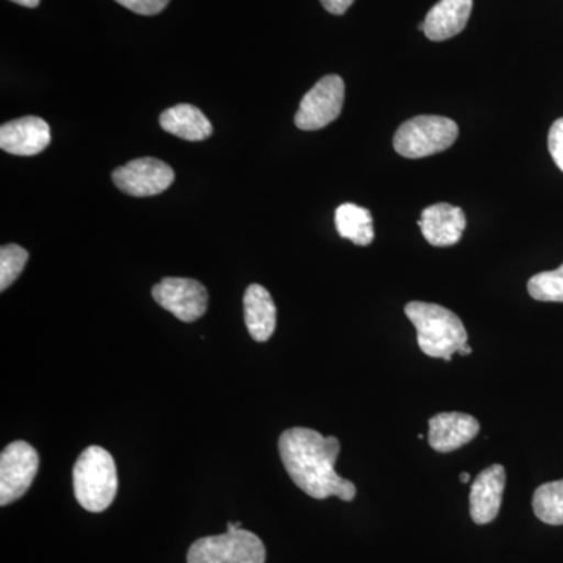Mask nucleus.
I'll return each mask as SVG.
<instances>
[{"instance_id": "nucleus-18", "label": "nucleus", "mask_w": 563, "mask_h": 563, "mask_svg": "<svg viewBox=\"0 0 563 563\" xmlns=\"http://www.w3.org/2000/svg\"><path fill=\"white\" fill-rule=\"evenodd\" d=\"M533 514L551 526L563 525V479L540 485L533 493Z\"/></svg>"}, {"instance_id": "nucleus-9", "label": "nucleus", "mask_w": 563, "mask_h": 563, "mask_svg": "<svg viewBox=\"0 0 563 563\" xmlns=\"http://www.w3.org/2000/svg\"><path fill=\"white\" fill-rule=\"evenodd\" d=\"M113 184L118 190L133 198H150L168 190L174 181V172L168 163L144 157L125 163L113 172Z\"/></svg>"}, {"instance_id": "nucleus-10", "label": "nucleus", "mask_w": 563, "mask_h": 563, "mask_svg": "<svg viewBox=\"0 0 563 563\" xmlns=\"http://www.w3.org/2000/svg\"><path fill=\"white\" fill-rule=\"evenodd\" d=\"M51 144V128L38 117H24L0 128V150L20 157H32Z\"/></svg>"}, {"instance_id": "nucleus-4", "label": "nucleus", "mask_w": 563, "mask_h": 563, "mask_svg": "<svg viewBox=\"0 0 563 563\" xmlns=\"http://www.w3.org/2000/svg\"><path fill=\"white\" fill-rule=\"evenodd\" d=\"M266 548L261 537L242 523H228V532L202 537L191 544L187 563H265Z\"/></svg>"}, {"instance_id": "nucleus-25", "label": "nucleus", "mask_w": 563, "mask_h": 563, "mask_svg": "<svg viewBox=\"0 0 563 563\" xmlns=\"http://www.w3.org/2000/svg\"><path fill=\"white\" fill-rule=\"evenodd\" d=\"M473 352V347L468 346V344H465V346H462L461 350H459V355H470Z\"/></svg>"}, {"instance_id": "nucleus-20", "label": "nucleus", "mask_w": 563, "mask_h": 563, "mask_svg": "<svg viewBox=\"0 0 563 563\" xmlns=\"http://www.w3.org/2000/svg\"><path fill=\"white\" fill-rule=\"evenodd\" d=\"M29 252L18 244H5L0 250V291H5L21 276Z\"/></svg>"}, {"instance_id": "nucleus-14", "label": "nucleus", "mask_w": 563, "mask_h": 563, "mask_svg": "<svg viewBox=\"0 0 563 563\" xmlns=\"http://www.w3.org/2000/svg\"><path fill=\"white\" fill-rule=\"evenodd\" d=\"M472 10L473 0H440L429 10L422 32L431 41L453 38L468 24Z\"/></svg>"}, {"instance_id": "nucleus-22", "label": "nucleus", "mask_w": 563, "mask_h": 563, "mask_svg": "<svg viewBox=\"0 0 563 563\" xmlns=\"http://www.w3.org/2000/svg\"><path fill=\"white\" fill-rule=\"evenodd\" d=\"M548 147H550V154L555 165L563 173V118L551 125Z\"/></svg>"}, {"instance_id": "nucleus-6", "label": "nucleus", "mask_w": 563, "mask_h": 563, "mask_svg": "<svg viewBox=\"0 0 563 563\" xmlns=\"http://www.w3.org/2000/svg\"><path fill=\"white\" fill-rule=\"evenodd\" d=\"M343 103L344 81L342 77L335 76V74L322 77L299 103L298 113L295 117L296 125L301 131H320L340 117Z\"/></svg>"}, {"instance_id": "nucleus-8", "label": "nucleus", "mask_w": 563, "mask_h": 563, "mask_svg": "<svg viewBox=\"0 0 563 563\" xmlns=\"http://www.w3.org/2000/svg\"><path fill=\"white\" fill-rule=\"evenodd\" d=\"M152 298L177 320H199L209 307V292L201 282L187 277H165L152 288Z\"/></svg>"}, {"instance_id": "nucleus-24", "label": "nucleus", "mask_w": 563, "mask_h": 563, "mask_svg": "<svg viewBox=\"0 0 563 563\" xmlns=\"http://www.w3.org/2000/svg\"><path fill=\"white\" fill-rule=\"evenodd\" d=\"M18 5L27 7V9H36L40 5V0H11Z\"/></svg>"}, {"instance_id": "nucleus-12", "label": "nucleus", "mask_w": 563, "mask_h": 563, "mask_svg": "<svg viewBox=\"0 0 563 563\" xmlns=\"http://www.w3.org/2000/svg\"><path fill=\"white\" fill-rule=\"evenodd\" d=\"M479 431V421L472 415L439 413L429 420V444L437 453H453L472 442Z\"/></svg>"}, {"instance_id": "nucleus-11", "label": "nucleus", "mask_w": 563, "mask_h": 563, "mask_svg": "<svg viewBox=\"0 0 563 563\" xmlns=\"http://www.w3.org/2000/svg\"><path fill=\"white\" fill-rule=\"evenodd\" d=\"M506 479V468L498 463L476 477L470 492V514L474 523L488 525L498 517Z\"/></svg>"}, {"instance_id": "nucleus-26", "label": "nucleus", "mask_w": 563, "mask_h": 563, "mask_svg": "<svg viewBox=\"0 0 563 563\" xmlns=\"http://www.w3.org/2000/svg\"><path fill=\"white\" fill-rule=\"evenodd\" d=\"M470 479H472V477H470V474H468V473L463 472V473L461 474V483H462V484H468V483H470Z\"/></svg>"}, {"instance_id": "nucleus-21", "label": "nucleus", "mask_w": 563, "mask_h": 563, "mask_svg": "<svg viewBox=\"0 0 563 563\" xmlns=\"http://www.w3.org/2000/svg\"><path fill=\"white\" fill-rule=\"evenodd\" d=\"M114 2L133 11V13L154 16V14L162 13L168 7L169 0H114Z\"/></svg>"}, {"instance_id": "nucleus-16", "label": "nucleus", "mask_w": 563, "mask_h": 563, "mask_svg": "<svg viewBox=\"0 0 563 563\" xmlns=\"http://www.w3.org/2000/svg\"><path fill=\"white\" fill-rule=\"evenodd\" d=\"M161 125L163 131L187 141L207 140L213 133L206 114L191 103H179L163 111Z\"/></svg>"}, {"instance_id": "nucleus-17", "label": "nucleus", "mask_w": 563, "mask_h": 563, "mask_svg": "<svg viewBox=\"0 0 563 563\" xmlns=\"http://www.w3.org/2000/svg\"><path fill=\"white\" fill-rule=\"evenodd\" d=\"M335 228L342 239L351 240L357 246H369L374 242L372 213L355 203H343L336 209Z\"/></svg>"}, {"instance_id": "nucleus-15", "label": "nucleus", "mask_w": 563, "mask_h": 563, "mask_svg": "<svg viewBox=\"0 0 563 563\" xmlns=\"http://www.w3.org/2000/svg\"><path fill=\"white\" fill-rule=\"evenodd\" d=\"M243 303L247 332L255 342H268L277 324V309L272 295L262 285L252 284L244 292Z\"/></svg>"}, {"instance_id": "nucleus-2", "label": "nucleus", "mask_w": 563, "mask_h": 563, "mask_svg": "<svg viewBox=\"0 0 563 563\" xmlns=\"http://www.w3.org/2000/svg\"><path fill=\"white\" fill-rule=\"evenodd\" d=\"M406 314L418 332V346L432 358L453 361V355L468 344V333L461 318L439 303L413 301Z\"/></svg>"}, {"instance_id": "nucleus-23", "label": "nucleus", "mask_w": 563, "mask_h": 563, "mask_svg": "<svg viewBox=\"0 0 563 563\" xmlns=\"http://www.w3.org/2000/svg\"><path fill=\"white\" fill-rule=\"evenodd\" d=\"M320 2L329 13L339 14L340 16V14H344L350 10L354 0H320Z\"/></svg>"}, {"instance_id": "nucleus-1", "label": "nucleus", "mask_w": 563, "mask_h": 563, "mask_svg": "<svg viewBox=\"0 0 563 563\" xmlns=\"http://www.w3.org/2000/svg\"><path fill=\"white\" fill-rule=\"evenodd\" d=\"M279 454L292 483L314 499L336 498L351 503L357 488L335 473L340 442L313 429L291 428L282 433Z\"/></svg>"}, {"instance_id": "nucleus-7", "label": "nucleus", "mask_w": 563, "mask_h": 563, "mask_svg": "<svg viewBox=\"0 0 563 563\" xmlns=\"http://www.w3.org/2000/svg\"><path fill=\"white\" fill-rule=\"evenodd\" d=\"M40 468V455L27 442L10 443L0 454V506L18 501L27 493Z\"/></svg>"}, {"instance_id": "nucleus-13", "label": "nucleus", "mask_w": 563, "mask_h": 563, "mask_svg": "<svg viewBox=\"0 0 563 563\" xmlns=\"http://www.w3.org/2000/svg\"><path fill=\"white\" fill-rule=\"evenodd\" d=\"M418 224L426 242L435 247H450L461 242L466 218L461 207L442 202L422 210Z\"/></svg>"}, {"instance_id": "nucleus-3", "label": "nucleus", "mask_w": 563, "mask_h": 563, "mask_svg": "<svg viewBox=\"0 0 563 563\" xmlns=\"http://www.w3.org/2000/svg\"><path fill=\"white\" fill-rule=\"evenodd\" d=\"M73 487L77 503L85 510L101 514L117 498V463L109 451L90 446L81 451L73 470Z\"/></svg>"}, {"instance_id": "nucleus-5", "label": "nucleus", "mask_w": 563, "mask_h": 563, "mask_svg": "<svg viewBox=\"0 0 563 563\" xmlns=\"http://www.w3.org/2000/svg\"><path fill=\"white\" fill-rule=\"evenodd\" d=\"M459 136L453 120L433 114H421L404 122L393 139L396 152L406 158H424L450 150Z\"/></svg>"}, {"instance_id": "nucleus-19", "label": "nucleus", "mask_w": 563, "mask_h": 563, "mask_svg": "<svg viewBox=\"0 0 563 563\" xmlns=\"http://www.w3.org/2000/svg\"><path fill=\"white\" fill-rule=\"evenodd\" d=\"M531 298L540 302H563V265L554 272L536 274L528 282Z\"/></svg>"}]
</instances>
